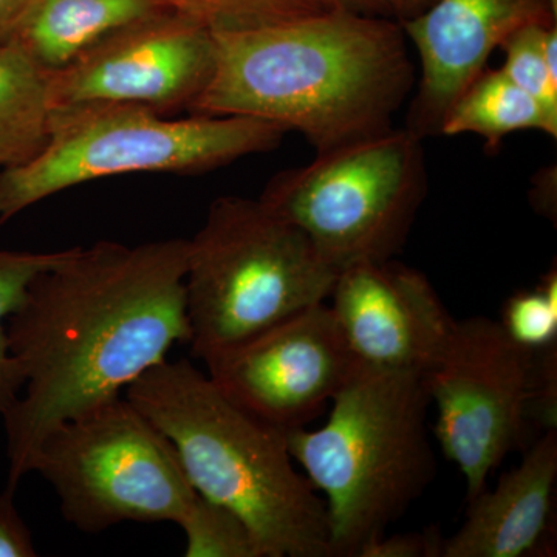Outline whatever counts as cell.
I'll use <instances>...</instances> for the list:
<instances>
[{"mask_svg":"<svg viewBox=\"0 0 557 557\" xmlns=\"http://www.w3.org/2000/svg\"><path fill=\"white\" fill-rule=\"evenodd\" d=\"M186 265L188 239L100 240L65 249L33 278L7 324L25 376L24 394L3 416L7 490L32 472L54 428L121 397L174 344H189Z\"/></svg>","mask_w":557,"mask_h":557,"instance_id":"cell-1","label":"cell"},{"mask_svg":"<svg viewBox=\"0 0 557 557\" xmlns=\"http://www.w3.org/2000/svg\"><path fill=\"white\" fill-rule=\"evenodd\" d=\"M212 36L214 72L189 112L267 121L317 153L391 131L416 89L409 39L392 17L333 10Z\"/></svg>","mask_w":557,"mask_h":557,"instance_id":"cell-2","label":"cell"},{"mask_svg":"<svg viewBox=\"0 0 557 557\" xmlns=\"http://www.w3.org/2000/svg\"><path fill=\"white\" fill-rule=\"evenodd\" d=\"M126 391L194 490L239 516L258 557H333L327 509L296 471L287 432L231 403L186 359L161 362Z\"/></svg>","mask_w":557,"mask_h":557,"instance_id":"cell-3","label":"cell"},{"mask_svg":"<svg viewBox=\"0 0 557 557\" xmlns=\"http://www.w3.org/2000/svg\"><path fill=\"white\" fill-rule=\"evenodd\" d=\"M423 373L358 368L324 426L287 431L289 456L324 494L333 557H361L435 475Z\"/></svg>","mask_w":557,"mask_h":557,"instance_id":"cell-4","label":"cell"},{"mask_svg":"<svg viewBox=\"0 0 557 557\" xmlns=\"http://www.w3.org/2000/svg\"><path fill=\"white\" fill-rule=\"evenodd\" d=\"M338 276L309 237L262 200L219 197L188 240L194 357L205 361L327 302Z\"/></svg>","mask_w":557,"mask_h":557,"instance_id":"cell-5","label":"cell"},{"mask_svg":"<svg viewBox=\"0 0 557 557\" xmlns=\"http://www.w3.org/2000/svg\"><path fill=\"white\" fill-rule=\"evenodd\" d=\"M285 132L248 116L168 119L137 106L53 110L36 156L0 171V223L54 194L129 174L197 175L281 146Z\"/></svg>","mask_w":557,"mask_h":557,"instance_id":"cell-6","label":"cell"},{"mask_svg":"<svg viewBox=\"0 0 557 557\" xmlns=\"http://www.w3.org/2000/svg\"><path fill=\"white\" fill-rule=\"evenodd\" d=\"M423 141L392 127L319 152L274 175L259 199L298 226L338 273L394 259L426 199Z\"/></svg>","mask_w":557,"mask_h":557,"instance_id":"cell-7","label":"cell"},{"mask_svg":"<svg viewBox=\"0 0 557 557\" xmlns=\"http://www.w3.org/2000/svg\"><path fill=\"white\" fill-rule=\"evenodd\" d=\"M32 472L57 491L86 533L123 522H174L199 497L170 440L124 398L64 421L40 443Z\"/></svg>","mask_w":557,"mask_h":557,"instance_id":"cell-8","label":"cell"},{"mask_svg":"<svg viewBox=\"0 0 557 557\" xmlns=\"http://www.w3.org/2000/svg\"><path fill=\"white\" fill-rule=\"evenodd\" d=\"M534 357L536 351L516 344L498 321L456 319L442 354L423 373L437 406L432 432L445 457L460 469L467 502L525 443Z\"/></svg>","mask_w":557,"mask_h":557,"instance_id":"cell-9","label":"cell"},{"mask_svg":"<svg viewBox=\"0 0 557 557\" xmlns=\"http://www.w3.org/2000/svg\"><path fill=\"white\" fill-rule=\"evenodd\" d=\"M215 64L212 33L163 11L113 33L51 73L53 110L81 106H137L168 113L190 110Z\"/></svg>","mask_w":557,"mask_h":557,"instance_id":"cell-10","label":"cell"},{"mask_svg":"<svg viewBox=\"0 0 557 557\" xmlns=\"http://www.w3.org/2000/svg\"><path fill=\"white\" fill-rule=\"evenodd\" d=\"M215 387L281 431L306 428L357 372L327 302L205 359Z\"/></svg>","mask_w":557,"mask_h":557,"instance_id":"cell-11","label":"cell"},{"mask_svg":"<svg viewBox=\"0 0 557 557\" xmlns=\"http://www.w3.org/2000/svg\"><path fill=\"white\" fill-rule=\"evenodd\" d=\"M329 299L359 368L381 372H426L456 324L429 278L395 259L341 271Z\"/></svg>","mask_w":557,"mask_h":557,"instance_id":"cell-12","label":"cell"},{"mask_svg":"<svg viewBox=\"0 0 557 557\" xmlns=\"http://www.w3.org/2000/svg\"><path fill=\"white\" fill-rule=\"evenodd\" d=\"M401 25L420 60L405 127L426 139L440 135L450 108L508 36L557 25V0H435Z\"/></svg>","mask_w":557,"mask_h":557,"instance_id":"cell-13","label":"cell"},{"mask_svg":"<svg viewBox=\"0 0 557 557\" xmlns=\"http://www.w3.org/2000/svg\"><path fill=\"white\" fill-rule=\"evenodd\" d=\"M556 480L557 429H549L494 490L468 500L467 519L443 544L442 557L544 555L555 530Z\"/></svg>","mask_w":557,"mask_h":557,"instance_id":"cell-14","label":"cell"},{"mask_svg":"<svg viewBox=\"0 0 557 557\" xmlns=\"http://www.w3.org/2000/svg\"><path fill=\"white\" fill-rule=\"evenodd\" d=\"M163 11L159 0H35L13 40L51 75L113 33Z\"/></svg>","mask_w":557,"mask_h":557,"instance_id":"cell-15","label":"cell"},{"mask_svg":"<svg viewBox=\"0 0 557 557\" xmlns=\"http://www.w3.org/2000/svg\"><path fill=\"white\" fill-rule=\"evenodd\" d=\"M522 131L544 132L556 139L557 119L500 69L486 67L450 108L440 135H478L494 152L508 135Z\"/></svg>","mask_w":557,"mask_h":557,"instance_id":"cell-16","label":"cell"},{"mask_svg":"<svg viewBox=\"0 0 557 557\" xmlns=\"http://www.w3.org/2000/svg\"><path fill=\"white\" fill-rule=\"evenodd\" d=\"M49 78L20 44H0V170L25 163L46 145Z\"/></svg>","mask_w":557,"mask_h":557,"instance_id":"cell-17","label":"cell"},{"mask_svg":"<svg viewBox=\"0 0 557 557\" xmlns=\"http://www.w3.org/2000/svg\"><path fill=\"white\" fill-rule=\"evenodd\" d=\"M211 33L249 30L333 10L383 16L375 0H159Z\"/></svg>","mask_w":557,"mask_h":557,"instance_id":"cell-18","label":"cell"},{"mask_svg":"<svg viewBox=\"0 0 557 557\" xmlns=\"http://www.w3.org/2000/svg\"><path fill=\"white\" fill-rule=\"evenodd\" d=\"M65 249L51 252L0 251V416L21 397L25 376L11 354L5 322L25 298L33 278L64 258Z\"/></svg>","mask_w":557,"mask_h":557,"instance_id":"cell-19","label":"cell"},{"mask_svg":"<svg viewBox=\"0 0 557 557\" xmlns=\"http://www.w3.org/2000/svg\"><path fill=\"white\" fill-rule=\"evenodd\" d=\"M500 70L557 119V25H528L502 42Z\"/></svg>","mask_w":557,"mask_h":557,"instance_id":"cell-20","label":"cell"},{"mask_svg":"<svg viewBox=\"0 0 557 557\" xmlns=\"http://www.w3.org/2000/svg\"><path fill=\"white\" fill-rule=\"evenodd\" d=\"M178 527L185 533L186 557H258L239 516L200 494Z\"/></svg>","mask_w":557,"mask_h":557,"instance_id":"cell-21","label":"cell"},{"mask_svg":"<svg viewBox=\"0 0 557 557\" xmlns=\"http://www.w3.org/2000/svg\"><path fill=\"white\" fill-rule=\"evenodd\" d=\"M502 327L530 351L557 346V271L549 269L536 287L512 293L502 310Z\"/></svg>","mask_w":557,"mask_h":557,"instance_id":"cell-22","label":"cell"},{"mask_svg":"<svg viewBox=\"0 0 557 557\" xmlns=\"http://www.w3.org/2000/svg\"><path fill=\"white\" fill-rule=\"evenodd\" d=\"M528 420L530 426L541 429L542 434L557 429V346L537 350L534 357Z\"/></svg>","mask_w":557,"mask_h":557,"instance_id":"cell-23","label":"cell"},{"mask_svg":"<svg viewBox=\"0 0 557 557\" xmlns=\"http://www.w3.org/2000/svg\"><path fill=\"white\" fill-rule=\"evenodd\" d=\"M443 541L437 528H429L423 533L394 534L380 537L362 552L361 557H440Z\"/></svg>","mask_w":557,"mask_h":557,"instance_id":"cell-24","label":"cell"},{"mask_svg":"<svg viewBox=\"0 0 557 557\" xmlns=\"http://www.w3.org/2000/svg\"><path fill=\"white\" fill-rule=\"evenodd\" d=\"M14 491L0 494V557H35L30 528L14 507Z\"/></svg>","mask_w":557,"mask_h":557,"instance_id":"cell-25","label":"cell"},{"mask_svg":"<svg viewBox=\"0 0 557 557\" xmlns=\"http://www.w3.org/2000/svg\"><path fill=\"white\" fill-rule=\"evenodd\" d=\"M35 0H0V44L11 42Z\"/></svg>","mask_w":557,"mask_h":557,"instance_id":"cell-26","label":"cell"},{"mask_svg":"<svg viewBox=\"0 0 557 557\" xmlns=\"http://www.w3.org/2000/svg\"><path fill=\"white\" fill-rule=\"evenodd\" d=\"M381 13L399 22L416 17L429 9L435 0H375Z\"/></svg>","mask_w":557,"mask_h":557,"instance_id":"cell-27","label":"cell"}]
</instances>
